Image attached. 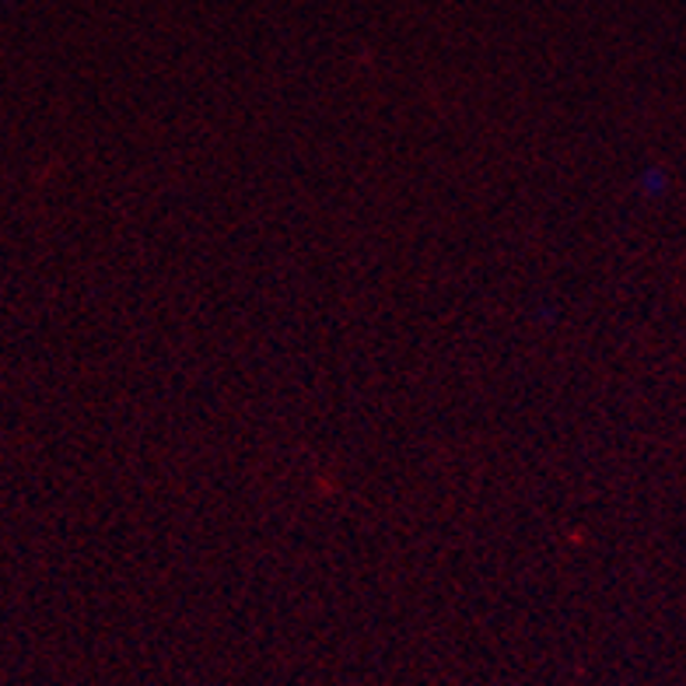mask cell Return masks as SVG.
I'll list each match as a JSON object with an SVG mask.
<instances>
[{
	"mask_svg": "<svg viewBox=\"0 0 686 686\" xmlns=\"http://www.w3.org/2000/svg\"><path fill=\"white\" fill-rule=\"evenodd\" d=\"M642 189H645L648 197H652V193H658V189H662V176H658V172H645V182H642Z\"/></svg>",
	"mask_w": 686,
	"mask_h": 686,
	"instance_id": "cell-1",
	"label": "cell"
}]
</instances>
